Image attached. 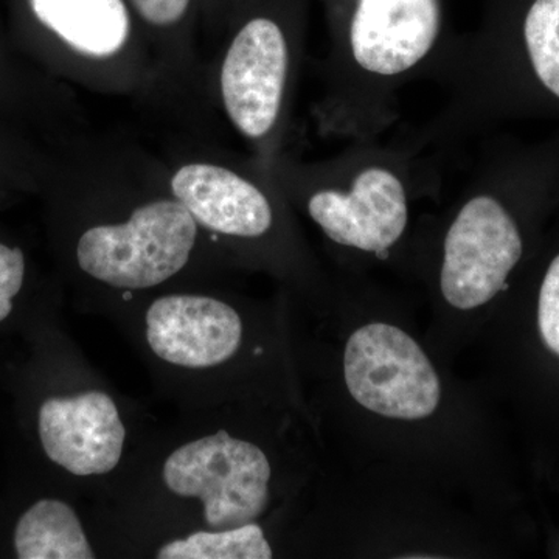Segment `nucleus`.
Instances as JSON below:
<instances>
[{
  "label": "nucleus",
  "instance_id": "nucleus-1",
  "mask_svg": "<svg viewBox=\"0 0 559 559\" xmlns=\"http://www.w3.org/2000/svg\"><path fill=\"white\" fill-rule=\"evenodd\" d=\"M450 40L441 0H344L325 64L323 131L381 139L400 119L401 90L429 79Z\"/></svg>",
  "mask_w": 559,
  "mask_h": 559
},
{
  "label": "nucleus",
  "instance_id": "nucleus-2",
  "mask_svg": "<svg viewBox=\"0 0 559 559\" xmlns=\"http://www.w3.org/2000/svg\"><path fill=\"white\" fill-rule=\"evenodd\" d=\"M444 159L403 138L348 142L323 164L290 171L330 241L385 260L409 229L412 202L439 187Z\"/></svg>",
  "mask_w": 559,
  "mask_h": 559
},
{
  "label": "nucleus",
  "instance_id": "nucleus-3",
  "mask_svg": "<svg viewBox=\"0 0 559 559\" xmlns=\"http://www.w3.org/2000/svg\"><path fill=\"white\" fill-rule=\"evenodd\" d=\"M510 173L496 160L474 164L468 186L448 221L441 240V296L468 311L509 288V277L524 255V238L506 198Z\"/></svg>",
  "mask_w": 559,
  "mask_h": 559
},
{
  "label": "nucleus",
  "instance_id": "nucleus-4",
  "mask_svg": "<svg viewBox=\"0 0 559 559\" xmlns=\"http://www.w3.org/2000/svg\"><path fill=\"white\" fill-rule=\"evenodd\" d=\"M198 223L179 201L142 205L123 224L92 227L81 235V271L117 289H148L189 263Z\"/></svg>",
  "mask_w": 559,
  "mask_h": 559
},
{
  "label": "nucleus",
  "instance_id": "nucleus-5",
  "mask_svg": "<svg viewBox=\"0 0 559 559\" xmlns=\"http://www.w3.org/2000/svg\"><path fill=\"white\" fill-rule=\"evenodd\" d=\"M165 485L204 506L209 527H241L259 520L270 502L271 463L250 441L226 430L182 444L165 460Z\"/></svg>",
  "mask_w": 559,
  "mask_h": 559
},
{
  "label": "nucleus",
  "instance_id": "nucleus-6",
  "mask_svg": "<svg viewBox=\"0 0 559 559\" xmlns=\"http://www.w3.org/2000/svg\"><path fill=\"white\" fill-rule=\"evenodd\" d=\"M345 382L353 399L382 417L423 419L439 407V374L409 334L385 323L356 330L345 347Z\"/></svg>",
  "mask_w": 559,
  "mask_h": 559
},
{
  "label": "nucleus",
  "instance_id": "nucleus-7",
  "mask_svg": "<svg viewBox=\"0 0 559 559\" xmlns=\"http://www.w3.org/2000/svg\"><path fill=\"white\" fill-rule=\"evenodd\" d=\"M293 40L277 20L257 16L231 39L221 68V97L234 127L253 142L274 138L285 117Z\"/></svg>",
  "mask_w": 559,
  "mask_h": 559
},
{
  "label": "nucleus",
  "instance_id": "nucleus-8",
  "mask_svg": "<svg viewBox=\"0 0 559 559\" xmlns=\"http://www.w3.org/2000/svg\"><path fill=\"white\" fill-rule=\"evenodd\" d=\"M38 433L47 457L79 477L103 476L116 468L127 437L116 403L98 390L44 401Z\"/></svg>",
  "mask_w": 559,
  "mask_h": 559
},
{
  "label": "nucleus",
  "instance_id": "nucleus-9",
  "mask_svg": "<svg viewBox=\"0 0 559 559\" xmlns=\"http://www.w3.org/2000/svg\"><path fill=\"white\" fill-rule=\"evenodd\" d=\"M146 341L171 366L210 369L237 355L242 340L240 314L213 297L175 294L146 311Z\"/></svg>",
  "mask_w": 559,
  "mask_h": 559
},
{
  "label": "nucleus",
  "instance_id": "nucleus-10",
  "mask_svg": "<svg viewBox=\"0 0 559 559\" xmlns=\"http://www.w3.org/2000/svg\"><path fill=\"white\" fill-rule=\"evenodd\" d=\"M171 190L197 223L215 234L259 240L274 227L270 193L255 179L230 168L186 165L173 176Z\"/></svg>",
  "mask_w": 559,
  "mask_h": 559
},
{
  "label": "nucleus",
  "instance_id": "nucleus-11",
  "mask_svg": "<svg viewBox=\"0 0 559 559\" xmlns=\"http://www.w3.org/2000/svg\"><path fill=\"white\" fill-rule=\"evenodd\" d=\"M520 43L521 50L488 53L459 51L448 44L428 80L436 83L452 73L521 57L530 80L550 98L559 102V0H533L522 21Z\"/></svg>",
  "mask_w": 559,
  "mask_h": 559
},
{
  "label": "nucleus",
  "instance_id": "nucleus-12",
  "mask_svg": "<svg viewBox=\"0 0 559 559\" xmlns=\"http://www.w3.org/2000/svg\"><path fill=\"white\" fill-rule=\"evenodd\" d=\"M33 17L70 49L108 58L127 43L130 16L123 0H27Z\"/></svg>",
  "mask_w": 559,
  "mask_h": 559
},
{
  "label": "nucleus",
  "instance_id": "nucleus-13",
  "mask_svg": "<svg viewBox=\"0 0 559 559\" xmlns=\"http://www.w3.org/2000/svg\"><path fill=\"white\" fill-rule=\"evenodd\" d=\"M13 543L21 559L95 558L79 514L58 499L33 503L17 521Z\"/></svg>",
  "mask_w": 559,
  "mask_h": 559
},
{
  "label": "nucleus",
  "instance_id": "nucleus-14",
  "mask_svg": "<svg viewBox=\"0 0 559 559\" xmlns=\"http://www.w3.org/2000/svg\"><path fill=\"white\" fill-rule=\"evenodd\" d=\"M160 559H270L272 549L255 522L241 527L197 532L170 540L157 551Z\"/></svg>",
  "mask_w": 559,
  "mask_h": 559
},
{
  "label": "nucleus",
  "instance_id": "nucleus-15",
  "mask_svg": "<svg viewBox=\"0 0 559 559\" xmlns=\"http://www.w3.org/2000/svg\"><path fill=\"white\" fill-rule=\"evenodd\" d=\"M538 323L544 344L559 356V253L551 260L540 285Z\"/></svg>",
  "mask_w": 559,
  "mask_h": 559
},
{
  "label": "nucleus",
  "instance_id": "nucleus-16",
  "mask_svg": "<svg viewBox=\"0 0 559 559\" xmlns=\"http://www.w3.org/2000/svg\"><path fill=\"white\" fill-rule=\"evenodd\" d=\"M25 275L27 260L24 250L0 241V323L13 312V300L24 288Z\"/></svg>",
  "mask_w": 559,
  "mask_h": 559
},
{
  "label": "nucleus",
  "instance_id": "nucleus-17",
  "mask_svg": "<svg viewBox=\"0 0 559 559\" xmlns=\"http://www.w3.org/2000/svg\"><path fill=\"white\" fill-rule=\"evenodd\" d=\"M140 16L153 25L167 27L182 20L190 0H131Z\"/></svg>",
  "mask_w": 559,
  "mask_h": 559
},
{
  "label": "nucleus",
  "instance_id": "nucleus-18",
  "mask_svg": "<svg viewBox=\"0 0 559 559\" xmlns=\"http://www.w3.org/2000/svg\"><path fill=\"white\" fill-rule=\"evenodd\" d=\"M16 165H7V151L2 148V142H0V180H7L9 178H3V171L10 170L13 171Z\"/></svg>",
  "mask_w": 559,
  "mask_h": 559
}]
</instances>
